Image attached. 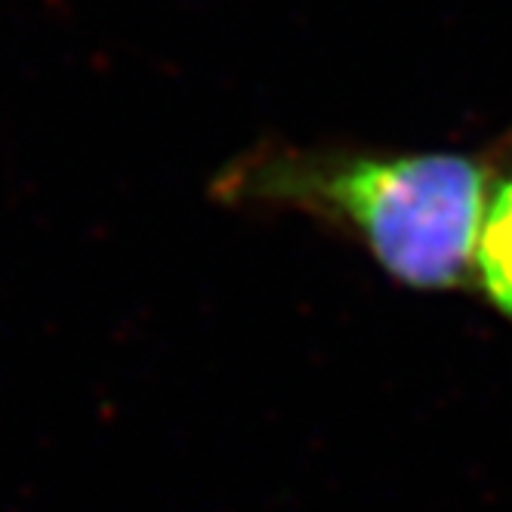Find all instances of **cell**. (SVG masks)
I'll use <instances>...</instances> for the list:
<instances>
[{
    "instance_id": "cell-2",
    "label": "cell",
    "mask_w": 512,
    "mask_h": 512,
    "mask_svg": "<svg viewBox=\"0 0 512 512\" xmlns=\"http://www.w3.org/2000/svg\"><path fill=\"white\" fill-rule=\"evenodd\" d=\"M475 278L482 281L491 303L512 321V176L491 195L475 250Z\"/></svg>"
},
{
    "instance_id": "cell-1",
    "label": "cell",
    "mask_w": 512,
    "mask_h": 512,
    "mask_svg": "<svg viewBox=\"0 0 512 512\" xmlns=\"http://www.w3.org/2000/svg\"><path fill=\"white\" fill-rule=\"evenodd\" d=\"M229 204L300 210L352 229L395 281L460 287L475 275L488 170L466 155L260 149L216 179Z\"/></svg>"
}]
</instances>
